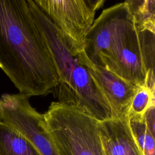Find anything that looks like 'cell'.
<instances>
[{"instance_id": "7a4b0ae2", "label": "cell", "mask_w": 155, "mask_h": 155, "mask_svg": "<svg viewBox=\"0 0 155 155\" xmlns=\"http://www.w3.org/2000/svg\"><path fill=\"white\" fill-rule=\"evenodd\" d=\"M29 1L56 67L58 82L52 92L57 102L75 106L98 120L111 118L110 107L90 74L84 50L62 34L34 0Z\"/></svg>"}, {"instance_id": "9a60e30c", "label": "cell", "mask_w": 155, "mask_h": 155, "mask_svg": "<svg viewBox=\"0 0 155 155\" xmlns=\"http://www.w3.org/2000/svg\"><path fill=\"white\" fill-rule=\"evenodd\" d=\"M154 105H152L145 113L144 119L146 122V124L151 131V132L155 135V129H154V124H155V114H154Z\"/></svg>"}, {"instance_id": "3957f363", "label": "cell", "mask_w": 155, "mask_h": 155, "mask_svg": "<svg viewBox=\"0 0 155 155\" xmlns=\"http://www.w3.org/2000/svg\"><path fill=\"white\" fill-rule=\"evenodd\" d=\"M43 114L59 155H105L93 116L59 102H52Z\"/></svg>"}, {"instance_id": "6da1fadb", "label": "cell", "mask_w": 155, "mask_h": 155, "mask_svg": "<svg viewBox=\"0 0 155 155\" xmlns=\"http://www.w3.org/2000/svg\"><path fill=\"white\" fill-rule=\"evenodd\" d=\"M0 68L19 93L46 96L58 74L29 0H0Z\"/></svg>"}, {"instance_id": "30bf717a", "label": "cell", "mask_w": 155, "mask_h": 155, "mask_svg": "<svg viewBox=\"0 0 155 155\" xmlns=\"http://www.w3.org/2000/svg\"><path fill=\"white\" fill-rule=\"evenodd\" d=\"M0 155H41L15 130L0 121Z\"/></svg>"}, {"instance_id": "5b68a950", "label": "cell", "mask_w": 155, "mask_h": 155, "mask_svg": "<svg viewBox=\"0 0 155 155\" xmlns=\"http://www.w3.org/2000/svg\"><path fill=\"white\" fill-rule=\"evenodd\" d=\"M45 15L67 39L80 48L105 0H34Z\"/></svg>"}, {"instance_id": "7c38bea8", "label": "cell", "mask_w": 155, "mask_h": 155, "mask_svg": "<svg viewBox=\"0 0 155 155\" xmlns=\"http://www.w3.org/2000/svg\"><path fill=\"white\" fill-rule=\"evenodd\" d=\"M133 134L142 155H155L154 135L148 128L143 116H128Z\"/></svg>"}, {"instance_id": "4fadbf2b", "label": "cell", "mask_w": 155, "mask_h": 155, "mask_svg": "<svg viewBox=\"0 0 155 155\" xmlns=\"http://www.w3.org/2000/svg\"><path fill=\"white\" fill-rule=\"evenodd\" d=\"M143 59L147 73V86L154 91V35L150 31H139Z\"/></svg>"}, {"instance_id": "ba28073f", "label": "cell", "mask_w": 155, "mask_h": 155, "mask_svg": "<svg viewBox=\"0 0 155 155\" xmlns=\"http://www.w3.org/2000/svg\"><path fill=\"white\" fill-rule=\"evenodd\" d=\"M90 74L107 102L111 118L126 116L137 87L87 58Z\"/></svg>"}, {"instance_id": "9c48e42d", "label": "cell", "mask_w": 155, "mask_h": 155, "mask_svg": "<svg viewBox=\"0 0 155 155\" xmlns=\"http://www.w3.org/2000/svg\"><path fill=\"white\" fill-rule=\"evenodd\" d=\"M97 127L105 155H142L128 116L98 120Z\"/></svg>"}, {"instance_id": "277c9868", "label": "cell", "mask_w": 155, "mask_h": 155, "mask_svg": "<svg viewBox=\"0 0 155 155\" xmlns=\"http://www.w3.org/2000/svg\"><path fill=\"white\" fill-rule=\"evenodd\" d=\"M30 97L4 93L0 97V121L17 131L41 155H59L46 128L44 114L33 108Z\"/></svg>"}, {"instance_id": "52a82bcc", "label": "cell", "mask_w": 155, "mask_h": 155, "mask_svg": "<svg viewBox=\"0 0 155 155\" xmlns=\"http://www.w3.org/2000/svg\"><path fill=\"white\" fill-rule=\"evenodd\" d=\"M134 24L125 2L104 9L86 36L84 50L95 64L97 56L108 51L121 35Z\"/></svg>"}, {"instance_id": "8fae6325", "label": "cell", "mask_w": 155, "mask_h": 155, "mask_svg": "<svg viewBox=\"0 0 155 155\" xmlns=\"http://www.w3.org/2000/svg\"><path fill=\"white\" fill-rule=\"evenodd\" d=\"M137 31L155 33V0L125 1Z\"/></svg>"}, {"instance_id": "8992f818", "label": "cell", "mask_w": 155, "mask_h": 155, "mask_svg": "<svg viewBox=\"0 0 155 155\" xmlns=\"http://www.w3.org/2000/svg\"><path fill=\"white\" fill-rule=\"evenodd\" d=\"M94 65L102 66L136 87L147 85L139 31L130 26L110 50L97 56Z\"/></svg>"}, {"instance_id": "5bb4252c", "label": "cell", "mask_w": 155, "mask_h": 155, "mask_svg": "<svg viewBox=\"0 0 155 155\" xmlns=\"http://www.w3.org/2000/svg\"><path fill=\"white\" fill-rule=\"evenodd\" d=\"M154 91L147 85L138 87L131 100L127 116H143L152 105H154Z\"/></svg>"}]
</instances>
